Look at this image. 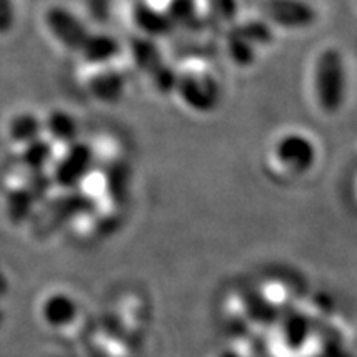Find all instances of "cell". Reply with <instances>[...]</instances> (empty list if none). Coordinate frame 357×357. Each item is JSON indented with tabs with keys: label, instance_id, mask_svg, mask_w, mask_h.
<instances>
[{
	"label": "cell",
	"instance_id": "obj_19",
	"mask_svg": "<svg viewBox=\"0 0 357 357\" xmlns=\"http://www.w3.org/2000/svg\"><path fill=\"white\" fill-rule=\"evenodd\" d=\"M238 30L252 42L255 47H266L273 40L271 30L268 25L261 24V22H247V24L240 25Z\"/></svg>",
	"mask_w": 357,
	"mask_h": 357
},
{
	"label": "cell",
	"instance_id": "obj_7",
	"mask_svg": "<svg viewBox=\"0 0 357 357\" xmlns=\"http://www.w3.org/2000/svg\"><path fill=\"white\" fill-rule=\"evenodd\" d=\"M45 22H47L48 30H50L53 37L68 50L79 52L83 43L89 37L88 29L84 26L83 22L63 7L48 8Z\"/></svg>",
	"mask_w": 357,
	"mask_h": 357
},
{
	"label": "cell",
	"instance_id": "obj_5",
	"mask_svg": "<svg viewBox=\"0 0 357 357\" xmlns=\"http://www.w3.org/2000/svg\"><path fill=\"white\" fill-rule=\"evenodd\" d=\"M93 207V200L86 194L82 192H71V194L61 195L47 204L43 208L42 215L38 217L37 229L42 230L43 234L60 229L65 222H70L71 218L82 215Z\"/></svg>",
	"mask_w": 357,
	"mask_h": 357
},
{
	"label": "cell",
	"instance_id": "obj_16",
	"mask_svg": "<svg viewBox=\"0 0 357 357\" xmlns=\"http://www.w3.org/2000/svg\"><path fill=\"white\" fill-rule=\"evenodd\" d=\"M53 155V149L50 146V142L43 141V139H35L29 144H25L24 149V164L29 169L30 172H38L43 171V167L50 162Z\"/></svg>",
	"mask_w": 357,
	"mask_h": 357
},
{
	"label": "cell",
	"instance_id": "obj_21",
	"mask_svg": "<svg viewBox=\"0 0 357 357\" xmlns=\"http://www.w3.org/2000/svg\"><path fill=\"white\" fill-rule=\"evenodd\" d=\"M15 22L12 0H0V33H8Z\"/></svg>",
	"mask_w": 357,
	"mask_h": 357
},
{
	"label": "cell",
	"instance_id": "obj_17",
	"mask_svg": "<svg viewBox=\"0 0 357 357\" xmlns=\"http://www.w3.org/2000/svg\"><path fill=\"white\" fill-rule=\"evenodd\" d=\"M227 47H229L231 60H234L236 65L247 66L250 63H253V60H255L257 47L250 42L238 29H235L234 32L229 35V43H227Z\"/></svg>",
	"mask_w": 357,
	"mask_h": 357
},
{
	"label": "cell",
	"instance_id": "obj_1",
	"mask_svg": "<svg viewBox=\"0 0 357 357\" xmlns=\"http://www.w3.org/2000/svg\"><path fill=\"white\" fill-rule=\"evenodd\" d=\"M314 96L319 108L328 114H336L342 108L347 91L346 66L336 48H326L316 58Z\"/></svg>",
	"mask_w": 357,
	"mask_h": 357
},
{
	"label": "cell",
	"instance_id": "obj_15",
	"mask_svg": "<svg viewBox=\"0 0 357 357\" xmlns=\"http://www.w3.org/2000/svg\"><path fill=\"white\" fill-rule=\"evenodd\" d=\"M8 132H10V137L13 141L22 142V144H29V142L40 137L42 123L38 121L37 116L30 113H22L12 119Z\"/></svg>",
	"mask_w": 357,
	"mask_h": 357
},
{
	"label": "cell",
	"instance_id": "obj_20",
	"mask_svg": "<svg viewBox=\"0 0 357 357\" xmlns=\"http://www.w3.org/2000/svg\"><path fill=\"white\" fill-rule=\"evenodd\" d=\"M50 187H52V178L48 177L43 171H38V172H30V177L29 181H26L25 189L29 190V194L32 195L35 202H37V200H42L45 195H47V192L50 190Z\"/></svg>",
	"mask_w": 357,
	"mask_h": 357
},
{
	"label": "cell",
	"instance_id": "obj_10",
	"mask_svg": "<svg viewBox=\"0 0 357 357\" xmlns=\"http://www.w3.org/2000/svg\"><path fill=\"white\" fill-rule=\"evenodd\" d=\"M134 20L149 37H164L174 29L166 12H159L147 3H137L134 7Z\"/></svg>",
	"mask_w": 357,
	"mask_h": 357
},
{
	"label": "cell",
	"instance_id": "obj_3",
	"mask_svg": "<svg viewBox=\"0 0 357 357\" xmlns=\"http://www.w3.org/2000/svg\"><path fill=\"white\" fill-rule=\"evenodd\" d=\"M131 56L137 68L147 75L159 93L169 95L176 89L178 73L167 65L153 40L134 38L131 42Z\"/></svg>",
	"mask_w": 357,
	"mask_h": 357
},
{
	"label": "cell",
	"instance_id": "obj_11",
	"mask_svg": "<svg viewBox=\"0 0 357 357\" xmlns=\"http://www.w3.org/2000/svg\"><path fill=\"white\" fill-rule=\"evenodd\" d=\"M82 55L88 63L93 65H101L106 61L113 60L118 53V42L113 37L105 33H95L86 38V42L82 47Z\"/></svg>",
	"mask_w": 357,
	"mask_h": 357
},
{
	"label": "cell",
	"instance_id": "obj_12",
	"mask_svg": "<svg viewBox=\"0 0 357 357\" xmlns=\"http://www.w3.org/2000/svg\"><path fill=\"white\" fill-rule=\"evenodd\" d=\"M45 128L53 139L65 142V144H73L78 136V124L75 118L65 111H55L48 116Z\"/></svg>",
	"mask_w": 357,
	"mask_h": 357
},
{
	"label": "cell",
	"instance_id": "obj_13",
	"mask_svg": "<svg viewBox=\"0 0 357 357\" xmlns=\"http://www.w3.org/2000/svg\"><path fill=\"white\" fill-rule=\"evenodd\" d=\"M129 181H131V172L124 162H116L109 166L105 174L106 189H108L109 197L116 202H124L129 192Z\"/></svg>",
	"mask_w": 357,
	"mask_h": 357
},
{
	"label": "cell",
	"instance_id": "obj_6",
	"mask_svg": "<svg viewBox=\"0 0 357 357\" xmlns=\"http://www.w3.org/2000/svg\"><path fill=\"white\" fill-rule=\"evenodd\" d=\"M276 160L293 174H306L316 162V147L310 137L291 132L283 136L275 147Z\"/></svg>",
	"mask_w": 357,
	"mask_h": 357
},
{
	"label": "cell",
	"instance_id": "obj_14",
	"mask_svg": "<svg viewBox=\"0 0 357 357\" xmlns=\"http://www.w3.org/2000/svg\"><path fill=\"white\" fill-rule=\"evenodd\" d=\"M167 17L172 26L181 29H197L199 12L195 0H171L167 8Z\"/></svg>",
	"mask_w": 357,
	"mask_h": 357
},
{
	"label": "cell",
	"instance_id": "obj_8",
	"mask_svg": "<svg viewBox=\"0 0 357 357\" xmlns=\"http://www.w3.org/2000/svg\"><path fill=\"white\" fill-rule=\"evenodd\" d=\"M93 166V151L88 144L83 142H73L66 151L63 159L55 167V182L58 185L71 187L78 185L84 177L88 176L89 169Z\"/></svg>",
	"mask_w": 357,
	"mask_h": 357
},
{
	"label": "cell",
	"instance_id": "obj_18",
	"mask_svg": "<svg viewBox=\"0 0 357 357\" xmlns=\"http://www.w3.org/2000/svg\"><path fill=\"white\" fill-rule=\"evenodd\" d=\"M33 202V197L29 194L26 189L13 190L12 194L8 195V213H10L12 218H15V220H24V218L29 217V213L32 212Z\"/></svg>",
	"mask_w": 357,
	"mask_h": 357
},
{
	"label": "cell",
	"instance_id": "obj_9",
	"mask_svg": "<svg viewBox=\"0 0 357 357\" xmlns=\"http://www.w3.org/2000/svg\"><path fill=\"white\" fill-rule=\"evenodd\" d=\"M91 95L101 102H116L119 101L126 89V79L121 73L114 70H102L100 73L93 75L88 83Z\"/></svg>",
	"mask_w": 357,
	"mask_h": 357
},
{
	"label": "cell",
	"instance_id": "obj_2",
	"mask_svg": "<svg viewBox=\"0 0 357 357\" xmlns=\"http://www.w3.org/2000/svg\"><path fill=\"white\" fill-rule=\"evenodd\" d=\"M176 91L181 100L197 113H211L222 100L217 79L202 70H187L178 73Z\"/></svg>",
	"mask_w": 357,
	"mask_h": 357
},
{
	"label": "cell",
	"instance_id": "obj_22",
	"mask_svg": "<svg viewBox=\"0 0 357 357\" xmlns=\"http://www.w3.org/2000/svg\"><path fill=\"white\" fill-rule=\"evenodd\" d=\"M211 3L215 7V10L225 19H231L236 12L235 0H211Z\"/></svg>",
	"mask_w": 357,
	"mask_h": 357
},
{
	"label": "cell",
	"instance_id": "obj_4",
	"mask_svg": "<svg viewBox=\"0 0 357 357\" xmlns=\"http://www.w3.org/2000/svg\"><path fill=\"white\" fill-rule=\"evenodd\" d=\"M261 12L271 24L289 30L307 29L318 19V13L305 0H263Z\"/></svg>",
	"mask_w": 357,
	"mask_h": 357
}]
</instances>
